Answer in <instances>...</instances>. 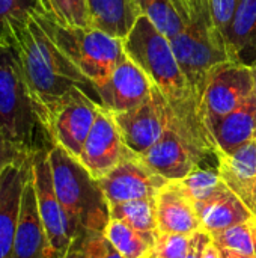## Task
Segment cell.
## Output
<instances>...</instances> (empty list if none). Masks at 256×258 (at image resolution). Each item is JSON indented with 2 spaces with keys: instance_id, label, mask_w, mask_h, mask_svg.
<instances>
[{
  "instance_id": "obj_1",
  "label": "cell",
  "mask_w": 256,
  "mask_h": 258,
  "mask_svg": "<svg viewBox=\"0 0 256 258\" xmlns=\"http://www.w3.org/2000/svg\"><path fill=\"white\" fill-rule=\"evenodd\" d=\"M9 44L14 45L26 82L44 112L74 88L98 100L94 83L63 54L33 14L14 33Z\"/></svg>"
},
{
  "instance_id": "obj_2",
  "label": "cell",
  "mask_w": 256,
  "mask_h": 258,
  "mask_svg": "<svg viewBox=\"0 0 256 258\" xmlns=\"http://www.w3.org/2000/svg\"><path fill=\"white\" fill-rule=\"evenodd\" d=\"M0 139L27 154L54 147L45 112L27 85L9 42H0Z\"/></svg>"
},
{
  "instance_id": "obj_3",
  "label": "cell",
  "mask_w": 256,
  "mask_h": 258,
  "mask_svg": "<svg viewBox=\"0 0 256 258\" xmlns=\"http://www.w3.org/2000/svg\"><path fill=\"white\" fill-rule=\"evenodd\" d=\"M170 109L164 133L140 156L152 171L169 181L184 178L201 168L208 156H217L202 115L201 100L170 104Z\"/></svg>"
},
{
  "instance_id": "obj_4",
  "label": "cell",
  "mask_w": 256,
  "mask_h": 258,
  "mask_svg": "<svg viewBox=\"0 0 256 258\" xmlns=\"http://www.w3.org/2000/svg\"><path fill=\"white\" fill-rule=\"evenodd\" d=\"M56 195L68 216L75 242L86 236L103 234L110 221L109 203L98 184L78 159L54 145L48 151Z\"/></svg>"
},
{
  "instance_id": "obj_5",
  "label": "cell",
  "mask_w": 256,
  "mask_h": 258,
  "mask_svg": "<svg viewBox=\"0 0 256 258\" xmlns=\"http://www.w3.org/2000/svg\"><path fill=\"white\" fill-rule=\"evenodd\" d=\"M177 5L184 27L170 45L186 79L201 97L208 71L229 60L226 41L214 23L211 0H177Z\"/></svg>"
},
{
  "instance_id": "obj_6",
  "label": "cell",
  "mask_w": 256,
  "mask_h": 258,
  "mask_svg": "<svg viewBox=\"0 0 256 258\" xmlns=\"http://www.w3.org/2000/svg\"><path fill=\"white\" fill-rule=\"evenodd\" d=\"M122 45L127 57L142 68L170 104L201 100L177 60L170 39L148 17L139 15L131 30L122 38Z\"/></svg>"
},
{
  "instance_id": "obj_7",
  "label": "cell",
  "mask_w": 256,
  "mask_h": 258,
  "mask_svg": "<svg viewBox=\"0 0 256 258\" xmlns=\"http://www.w3.org/2000/svg\"><path fill=\"white\" fill-rule=\"evenodd\" d=\"M33 15L54 44L94 86L107 79L127 56L121 38L112 36L97 27H66L44 14Z\"/></svg>"
},
{
  "instance_id": "obj_8",
  "label": "cell",
  "mask_w": 256,
  "mask_h": 258,
  "mask_svg": "<svg viewBox=\"0 0 256 258\" xmlns=\"http://www.w3.org/2000/svg\"><path fill=\"white\" fill-rule=\"evenodd\" d=\"M100 109V101L86 91L80 88L68 91L45 112L53 144L78 159Z\"/></svg>"
},
{
  "instance_id": "obj_9",
  "label": "cell",
  "mask_w": 256,
  "mask_h": 258,
  "mask_svg": "<svg viewBox=\"0 0 256 258\" xmlns=\"http://www.w3.org/2000/svg\"><path fill=\"white\" fill-rule=\"evenodd\" d=\"M255 92L253 70L249 65L225 60L213 67L205 80L201 106L205 124L217 121L237 109Z\"/></svg>"
},
{
  "instance_id": "obj_10",
  "label": "cell",
  "mask_w": 256,
  "mask_h": 258,
  "mask_svg": "<svg viewBox=\"0 0 256 258\" xmlns=\"http://www.w3.org/2000/svg\"><path fill=\"white\" fill-rule=\"evenodd\" d=\"M170 110L167 98L154 85L151 95L143 103L130 110L112 115L125 147L131 153L143 156L164 133Z\"/></svg>"
},
{
  "instance_id": "obj_11",
  "label": "cell",
  "mask_w": 256,
  "mask_h": 258,
  "mask_svg": "<svg viewBox=\"0 0 256 258\" xmlns=\"http://www.w3.org/2000/svg\"><path fill=\"white\" fill-rule=\"evenodd\" d=\"M32 172L38 210L50 242V248L53 251V257L63 258L75 243V237L68 216L54 190L48 151H39L33 154Z\"/></svg>"
},
{
  "instance_id": "obj_12",
  "label": "cell",
  "mask_w": 256,
  "mask_h": 258,
  "mask_svg": "<svg viewBox=\"0 0 256 258\" xmlns=\"http://www.w3.org/2000/svg\"><path fill=\"white\" fill-rule=\"evenodd\" d=\"M167 181L152 171L140 156L130 151L110 172L98 180V184L110 207L131 200L155 198Z\"/></svg>"
},
{
  "instance_id": "obj_13",
  "label": "cell",
  "mask_w": 256,
  "mask_h": 258,
  "mask_svg": "<svg viewBox=\"0 0 256 258\" xmlns=\"http://www.w3.org/2000/svg\"><path fill=\"white\" fill-rule=\"evenodd\" d=\"M128 153L130 150L122 141L112 112L101 106L83 145L78 162L95 180H100L110 172Z\"/></svg>"
},
{
  "instance_id": "obj_14",
  "label": "cell",
  "mask_w": 256,
  "mask_h": 258,
  "mask_svg": "<svg viewBox=\"0 0 256 258\" xmlns=\"http://www.w3.org/2000/svg\"><path fill=\"white\" fill-rule=\"evenodd\" d=\"M154 83L130 57H124L107 79L95 85L98 100L112 113L130 110L143 103Z\"/></svg>"
},
{
  "instance_id": "obj_15",
  "label": "cell",
  "mask_w": 256,
  "mask_h": 258,
  "mask_svg": "<svg viewBox=\"0 0 256 258\" xmlns=\"http://www.w3.org/2000/svg\"><path fill=\"white\" fill-rule=\"evenodd\" d=\"M33 154H21L0 171V258H11L20 216L24 183L32 171Z\"/></svg>"
},
{
  "instance_id": "obj_16",
  "label": "cell",
  "mask_w": 256,
  "mask_h": 258,
  "mask_svg": "<svg viewBox=\"0 0 256 258\" xmlns=\"http://www.w3.org/2000/svg\"><path fill=\"white\" fill-rule=\"evenodd\" d=\"M11 258H54L39 216L32 171L24 183Z\"/></svg>"
},
{
  "instance_id": "obj_17",
  "label": "cell",
  "mask_w": 256,
  "mask_h": 258,
  "mask_svg": "<svg viewBox=\"0 0 256 258\" xmlns=\"http://www.w3.org/2000/svg\"><path fill=\"white\" fill-rule=\"evenodd\" d=\"M216 160L223 184L256 216V138L229 154H217Z\"/></svg>"
},
{
  "instance_id": "obj_18",
  "label": "cell",
  "mask_w": 256,
  "mask_h": 258,
  "mask_svg": "<svg viewBox=\"0 0 256 258\" xmlns=\"http://www.w3.org/2000/svg\"><path fill=\"white\" fill-rule=\"evenodd\" d=\"M157 231L164 234H195L202 230L195 204L175 180L167 181L155 197Z\"/></svg>"
},
{
  "instance_id": "obj_19",
  "label": "cell",
  "mask_w": 256,
  "mask_h": 258,
  "mask_svg": "<svg viewBox=\"0 0 256 258\" xmlns=\"http://www.w3.org/2000/svg\"><path fill=\"white\" fill-rule=\"evenodd\" d=\"M217 154H229L256 138V94L228 115L207 125ZM217 157V156H216Z\"/></svg>"
},
{
  "instance_id": "obj_20",
  "label": "cell",
  "mask_w": 256,
  "mask_h": 258,
  "mask_svg": "<svg viewBox=\"0 0 256 258\" xmlns=\"http://www.w3.org/2000/svg\"><path fill=\"white\" fill-rule=\"evenodd\" d=\"M196 212L199 215L202 230L210 234L255 218L249 207L228 187L222 189L210 200L199 204Z\"/></svg>"
},
{
  "instance_id": "obj_21",
  "label": "cell",
  "mask_w": 256,
  "mask_h": 258,
  "mask_svg": "<svg viewBox=\"0 0 256 258\" xmlns=\"http://www.w3.org/2000/svg\"><path fill=\"white\" fill-rule=\"evenodd\" d=\"M229 60L249 67L256 63V0H240L226 33Z\"/></svg>"
},
{
  "instance_id": "obj_22",
  "label": "cell",
  "mask_w": 256,
  "mask_h": 258,
  "mask_svg": "<svg viewBox=\"0 0 256 258\" xmlns=\"http://www.w3.org/2000/svg\"><path fill=\"white\" fill-rule=\"evenodd\" d=\"M86 5L91 26L121 39L140 15L134 0H86Z\"/></svg>"
},
{
  "instance_id": "obj_23",
  "label": "cell",
  "mask_w": 256,
  "mask_h": 258,
  "mask_svg": "<svg viewBox=\"0 0 256 258\" xmlns=\"http://www.w3.org/2000/svg\"><path fill=\"white\" fill-rule=\"evenodd\" d=\"M103 236L124 258H148L154 252L157 239V233L137 231L118 219L107 222Z\"/></svg>"
},
{
  "instance_id": "obj_24",
  "label": "cell",
  "mask_w": 256,
  "mask_h": 258,
  "mask_svg": "<svg viewBox=\"0 0 256 258\" xmlns=\"http://www.w3.org/2000/svg\"><path fill=\"white\" fill-rule=\"evenodd\" d=\"M110 219L122 221L137 231L157 233L155 198L131 200L109 207Z\"/></svg>"
},
{
  "instance_id": "obj_25",
  "label": "cell",
  "mask_w": 256,
  "mask_h": 258,
  "mask_svg": "<svg viewBox=\"0 0 256 258\" xmlns=\"http://www.w3.org/2000/svg\"><path fill=\"white\" fill-rule=\"evenodd\" d=\"M139 12L169 39L175 38L184 27L177 0H134Z\"/></svg>"
},
{
  "instance_id": "obj_26",
  "label": "cell",
  "mask_w": 256,
  "mask_h": 258,
  "mask_svg": "<svg viewBox=\"0 0 256 258\" xmlns=\"http://www.w3.org/2000/svg\"><path fill=\"white\" fill-rule=\"evenodd\" d=\"M180 187L186 192V195L192 200L195 207L210 200L213 195L225 189L217 169H205V168H196L190 174H187L181 180H175Z\"/></svg>"
},
{
  "instance_id": "obj_27",
  "label": "cell",
  "mask_w": 256,
  "mask_h": 258,
  "mask_svg": "<svg viewBox=\"0 0 256 258\" xmlns=\"http://www.w3.org/2000/svg\"><path fill=\"white\" fill-rule=\"evenodd\" d=\"M255 218L210 234L213 243L220 249H229L243 255L256 257Z\"/></svg>"
},
{
  "instance_id": "obj_28",
  "label": "cell",
  "mask_w": 256,
  "mask_h": 258,
  "mask_svg": "<svg viewBox=\"0 0 256 258\" xmlns=\"http://www.w3.org/2000/svg\"><path fill=\"white\" fill-rule=\"evenodd\" d=\"M39 14H44L62 26L92 27L86 0H39Z\"/></svg>"
},
{
  "instance_id": "obj_29",
  "label": "cell",
  "mask_w": 256,
  "mask_h": 258,
  "mask_svg": "<svg viewBox=\"0 0 256 258\" xmlns=\"http://www.w3.org/2000/svg\"><path fill=\"white\" fill-rule=\"evenodd\" d=\"M36 12H41L39 0H0V42H11L14 33Z\"/></svg>"
},
{
  "instance_id": "obj_30",
  "label": "cell",
  "mask_w": 256,
  "mask_h": 258,
  "mask_svg": "<svg viewBox=\"0 0 256 258\" xmlns=\"http://www.w3.org/2000/svg\"><path fill=\"white\" fill-rule=\"evenodd\" d=\"M193 234H164L157 231L154 254L158 258H184Z\"/></svg>"
},
{
  "instance_id": "obj_31",
  "label": "cell",
  "mask_w": 256,
  "mask_h": 258,
  "mask_svg": "<svg viewBox=\"0 0 256 258\" xmlns=\"http://www.w3.org/2000/svg\"><path fill=\"white\" fill-rule=\"evenodd\" d=\"M238 3L240 0H211V14L214 23L225 38L235 15V11L238 8Z\"/></svg>"
},
{
  "instance_id": "obj_32",
  "label": "cell",
  "mask_w": 256,
  "mask_h": 258,
  "mask_svg": "<svg viewBox=\"0 0 256 258\" xmlns=\"http://www.w3.org/2000/svg\"><path fill=\"white\" fill-rule=\"evenodd\" d=\"M101 237L103 234H94L78 239L63 258H98Z\"/></svg>"
},
{
  "instance_id": "obj_33",
  "label": "cell",
  "mask_w": 256,
  "mask_h": 258,
  "mask_svg": "<svg viewBox=\"0 0 256 258\" xmlns=\"http://www.w3.org/2000/svg\"><path fill=\"white\" fill-rule=\"evenodd\" d=\"M211 243V236L210 233H207L205 230H201L198 233L193 234L192 242H190V248L186 254L184 258H202L205 248Z\"/></svg>"
},
{
  "instance_id": "obj_34",
  "label": "cell",
  "mask_w": 256,
  "mask_h": 258,
  "mask_svg": "<svg viewBox=\"0 0 256 258\" xmlns=\"http://www.w3.org/2000/svg\"><path fill=\"white\" fill-rule=\"evenodd\" d=\"M21 154H27V153H23V151L17 150L15 147H12L11 144L0 139V171L5 165L11 163L12 160H15Z\"/></svg>"
},
{
  "instance_id": "obj_35",
  "label": "cell",
  "mask_w": 256,
  "mask_h": 258,
  "mask_svg": "<svg viewBox=\"0 0 256 258\" xmlns=\"http://www.w3.org/2000/svg\"><path fill=\"white\" fill-rule=\"evenodd\" d=\"M98 258H124V257H121V255L113 249V246L106 240V237L103 236V237H101V242H100Z\"/></svg>"
},
{
  "instance_id": "obj_36",
  "label": "cell",
  "mask_w": 256,
  "mask_h": 258,
  "mask_svg": "<svg viewBox=\"0 0 256 258\" xmlns=\"http://www.w3.org/2000/svg\"><path fill=\"white\" fill-rule=\"evenodd\" d=\"M202 258H222V255H220V249L213 243V240H211V243L205 248Z\"/></svg>"
},
{
  "instance_id": "obj_37",
  "label": "cell",
  "mask_w": 256,
  "mask_h": 258,
  "mask_svg": "<svg viewBox=\"0 0 256 258\" xmlns=\"http://www.w3.org/2000/svg\"><path fill=\"white\" fill-rule=\"evenodd\" d=\"M220 255H222V258H256L243 255V254H238V252H234V251H229V249H220Z\"/></svg>"
},
{
  "instance_id": "obj_38",
  "label": "cell",
  "mask_w": 256,
  "mask_h": 258,
  "mask_svg": "<svg viewBox=\"0 0 256 258\" xmlns=\"http://www.w3.org/2000/svg\"><path fill=\"white\" fill-rule=\"evenodd\" d=\"M252 70H253V79H255V94H256V63L252 67Z\"/></svg>"
},
{
  "instance_id": "obj_39",
  "label": "cell",
  "mask_w": 256,
  "mask_h": 258,
  "mask_svg": "<svg viewBox=\"0 0 256 258\" xmlns=\"http://www.w3.org/2000/svg\"><path fill=\"white\" fill-rule=\"evenodd\" d=\"M148 258H158V257H157V255H155V254L152 252V254H151V255H149V257H148Z\"/></svg>"
},
{
  "instance_id": "obj_40",
  "label": "cell",
  "mask_w": 256,
  "mask_h": 258,
  "mask_svg": "<svg viewBox=\"0 0 256 258\" xmlns=\"http://www.w3.org/2000/svg\"><path fill=\"white\" fill-rule=\"evenodd\" d=\"M255 228H256V218H255Z\"/></svg>"
}]
</instances>
